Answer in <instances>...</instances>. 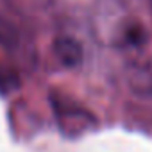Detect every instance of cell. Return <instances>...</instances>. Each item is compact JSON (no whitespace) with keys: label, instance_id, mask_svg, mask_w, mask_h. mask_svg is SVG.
<instances>
[{"label":"cell","instance_id":"cell-2","mask_svg":"<svg viewBox=\"0 0 152 152\" xmlns=\"http://www.w3.org/2000/svg\"><path fill=\"white\" fill-rule=\"evenodd\" d=\"M54 50L64 66H77L83 61V47L73 38H59L54 45Z\"/></svg>","mask_w":152,"mask_h":152},{"label":"cell","instance_id":"cell-3","mask_svg":"<svg viewBox=\"0 0 152 152\" xmlns=\"http://www.w3.org/2000/svg\"><path fill=\"white\" fill-rule=\"evenodd\" d=\"M59 113H61L63 124H66V129L70 132H83L93 124V118L90 116V113H86L81 107L59 106Z\"/></svg>","mask_w":152,"mask_h":152},{"label":"cell","instance_id":"cell-1","mask_svg":"<svg viewBox=\"0 0 152 152\" xmlns=\"http://www.w3.org/2000/svg\"><path fill=\"white\" fill-rule=\"evenodd\" d=\"M125 79L132 95L140 99H152V56L132 61Z\"/></svg>","mask_w":152,"mask_h":152},{"label":"cell","instance_id":"cell-4","mask_svg":"<svg viewBox=\"0 0 152 152\" xmlns=\"http://www.w3.org/2000/svg\"><path fill=\"white\" fill-rule=\"evenodd\" d=\"M148 4H150V15H152V0H148Z\"/></svg>","mask_w":152,"mask_h":152}]
</instances>
